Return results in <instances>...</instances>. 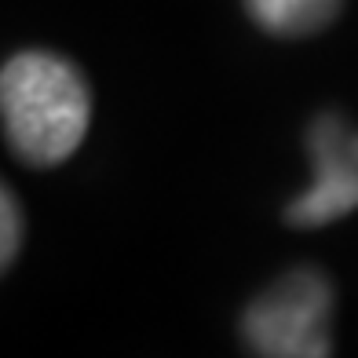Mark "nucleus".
Returning <instances> with one entry per match:
<instances>
[{"label":"nucleus","instance_id":"f257e3e1","mask_svg":"<svg viewBox=\"0 0 358 358\" xmlns=\"http://www.w3.org/2000/svg\"><path fill=\"white\" fill-rule=\"evenodd\" d=\"M0 117L15 157L34 169H55L88 132L92 95L70 59L19 52L0 73Z\"/></svg>","mask_w":358,"mask_h":358},{"label":"nucleus","instance_id":"f03ea898","mask_svg":"<svg viewBox=\"0 0 358 358\" xmlns=\"http://www.w3.org/2000/svg\"><path fill=\"white\" fill-rule=\"evenodd\" d=\"M333 285L315 267H296L245 307L241 336L264 358H325L333 355Z\"/></svg>","mask_w":358,"mask_h":358},{"label":"nucleus","instance_id":"7ed1b4c3","mask_svg":"<svg viewBox=\"0 0 358 358\" xmlns=\"http://www.w3.org/2000/svg\"><path fill=\"white\" fill-rule=\"evenodd\" d=\"M307 150L315 161V183L285 208V220L315 231L358 208V132L340 113H318L307 132Z\"/></svg>","mask_w":358,"mask_h":358},{"label":"nucleus","instance_id":"20e7f679","mask_svg":"<svg viewBox=\"0 0 358 358\" xmlns=\"http://www.w3.org/2000/svg\"><path fill=\"white\" fill-rule=\"evenodd\" d=\"M249 15L278 37H303L333 22L340 0H245Z\"/></svg>","mask_w":358,"mask_h":358},{"label":"nucleus","instance_id":"39448f33","mask_svg":"<svg viewBox=\"0 0 358 358\" xmlns=\"http://www.w3.org/2000/svg\"><path fill=\"white\" fill-rule=\"evenodd\" d=\"M19 241H22V213L15 194L4 187L0 194V267H11V259L19 256Z\"/></svg>","mask_w":358,"mask_h":358}]
</instances>
